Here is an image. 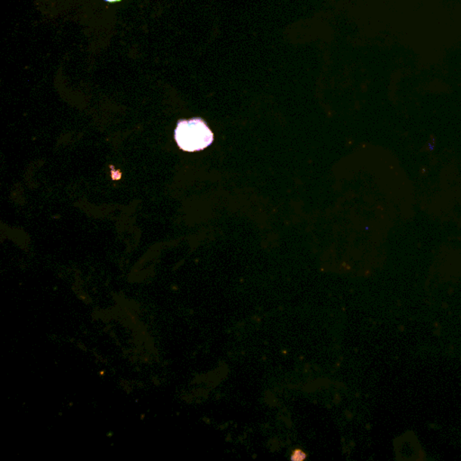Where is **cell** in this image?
<instances>
[{
  "instance_id": "2",
  "label": "cell",
  "mask_w": 461,
  "mask_h": 461,
  "mask_svg": "<svg viewBox=\"0 0 461 461\" xmlns=\"http://www.w3.org/2000/svg\"><path fill=\"white\" fill-rule=\"evenodd\" d=\"M291 459L294 460H303L305 459V454L304 453H302L301 451L298 450L293 453L292 457H291Z\"/></svg>"
},
{
  "instance_id": "3",
  "label": "cell",
  "mask_w": 461,
  "mask_h": 461,
  "mask_svg": "<svg viewBox=\"0 0 461 461\" xmlns=\"http://www.w3.org/2000/svg\"><path fill=\"white\" fill-rule=\"evenodd\" d=\"M107 1L116 2V1H119V0H107Z\"/></svg>"
},
{
  "instance_id": "1",
  "label": "cell",
  "mask_w": 461,
  "mask_h": 461,
  "mask_svg": "<svg viewBox=\"0 0 461 461\" xmlns=\"http://www.w3.org/2000/svg\"><path fill=\"white\" fill-rule=\"evenodd\" d=\"M175 140L181 150L192 153L209 147L213 142V135L201 119L181 120L175 130Z\"/></svg>"
}]
</instances>
